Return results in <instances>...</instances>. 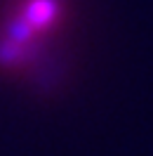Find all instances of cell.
I'll return each instance as SVG.
<instances>
[{
  "instance_id": "6da1fadb",
  "label": "cell",
  "mask_w": 153,
  "mask_h": 156,
  "mask_svg": "<svg viewBox=\"0 0 153 156\" xmlns=\"http://www.w3.org/2000/svg\"><path fill=\"white\" fill-rule=\"evenodd\" d=\"M61 14V0H21L19 10L0 38V62L5 66H24L38 36L54 31Z\"/></svg>"
}]
</instances>
